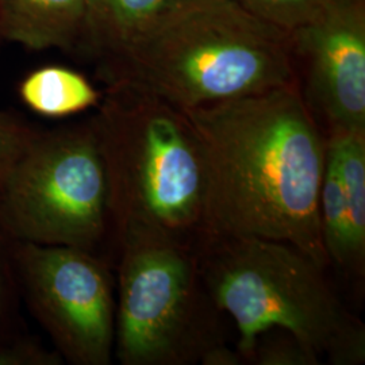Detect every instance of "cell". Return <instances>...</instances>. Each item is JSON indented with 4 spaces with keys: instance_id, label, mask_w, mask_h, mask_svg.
Returning a JSON list of instances; mask_svg holds the SVG:
<instances>
[{
    "instance_id": "9",
    "label": "cell",
    "mask_w": 365,
    "mask_h": 365,
    "mask_svg": "<svg viewBox=\"0 0 365 365\" xmlns=\"http://www.w3.org/2000/svg\"><path fill=\"white\" fill-rule=\"evenodd\" d=\"M87 0H0V36L31 51L78 49Z\"/></svg>"
},
{
    "instance_id": "18",
    "label": "cell",
    "mask_w": 365,
    "mask_h": 365,
    "mask_svg": "<svg viewBox=\"0 0 365 365\" xmlns=\"http://www.w3.org/2000/svg\"><path fill=\"white\" fill-rule=\"evenodd\" d=\"M241 360L242 357L240 354L227 349L222 344H217L202 356L200 363L205 365H238Z\"/></svg>"
},
{
    "instance_id": "19",
    "label": "cell",
    "mask_w": 365,
    "mask_h": 365,
    "mask_svg": "<svg viewBox=\"0 0 365 365\" xmlns=\"http://www.w3.org/2000/svg\"><path fill=\"white\" fill-rule=\"evenodd\" d=\"M4 42V39L1 38V36H0V46H1V43Z\"/></svg>"
},
{
    "instance_id": "13",
    "label": "cell",
    "mask_w": 365,
    "mask_h": 365,
    "mask_svg": "<svg viewBox=\"0 0 365 365\" xmlns=\"http://www.w3.org/2000/svg\"><path fill=\"white\" fill-rule=\"evenodd\" d=\"M19 242L0 212V344L31 336L24 318V302L18 282L16 252Z\"/></svg>"
},
{
    "instance_id": "3",
    "label": "cell",
    "mask_w": 365,
    "mask_h": 365,
    "mask_svg": "<svg viewBox=\"0 0 365 365\" xmlns=\"http://www.w3.org/2000/svg\"><path fill=\"white\" fill-rule=\"evenodd\" d=\"M108 187L111 240L205 232L200 141L184 110L126 83L106 86L91 118Z\"/></svg>"
},
{
    "instance_id": "1",
    "label": "cell",
    "mask_w": 365,
    "mask_h": 365,
    "mask_svg": "<svg viewBox=\"0 0 365 365\" xmlns=\"http://www.w3.org/2000/svg\"><path fill=\"white\" fill-rule=\"evenodd\" d=\"M205 170V233L287 242L325 267V145L297 81L187 110Z\"/></svg>"
},
{
    "instance_id": "7",
    "label": "cell",
    "mask_w": 365,
    "mask_h": 365,
    "mask_svg": "<svg viewBox=\"0 0 365 365\" xmlns=\"http://www.w3.org/2000/svg\"><path fill=\"white\" fill-rule=\"evenodd\" d=\"M19 292L54 351L75 365H108L115 341V276L86 249L21 241Z\"/></svg>"
},
{
    "instance_id": "5",
    "label": "cell",
    "mask_w": 365,
    "mask_h": 365,
    "mask_svg": "<svg viewBox=\"0 0 365 365\" xmlns=\"http://www.w3.org/2000/svg\"><path fill=\"white\" fill-rule=\"evenodd\" d=\"M114 354L122 365H187L220 344L188 244L130 237L117 245Z\"/></svg>"
},
{
    "instance_id": "12",
    "label": "cell",
    "mask_w": 365,
    "mask_h": 365,
    "mask_svg": "<svg viewBox=\"0 0 365 365\" xmlns=\"http://www.w3.org/2000/svg\"><path fill=\"white\" fill-rule=\"evenodd\" d=\"M325 153L339 170L346 203L353 247L359 259L365 255V133L330 130Z\"/></svg>"
},
{
    "instance_id": "11",
    "label": "cell",
    "mask_w": 365,
    "mask_h": 365,
    "mask_svg": "<svg viewBox=\"0 0 365 365\" xmlns=\"http://www.w3.org/2000/svg\"><path fill=\"white\" fill-rule=\"evenodd\" d=\"M21 102L39 117L63 119L98 107L103 92L78 71L43 66L29 72L18 86Z\"/></svg>"
},
{
    "instance_id": "16",
    "label": "cell",
    "mask_w": 365,
    "mask_h": 365,
    "mask_svg": "<svg viewBox=\"0 0 365 365\" xmlns=\"http://www.w3.org/2000/svg\"><path fill=\"white\" fill-rule=\"evenodd\" d=\"M287 339H267L257 341L250 360L259 365H317L319 364V354L309 346L303 345L292 334L287 333Z\"/></svg>"
},
{
    "instance_id": "14",
    "label": "cell",
    "mask_w": 365,
    "mask_h": 365,
    "mask_svg": "<svg viewBox=\"0 0 365 365\" xmlns=\"http://www.w3.org/2000/svg\"><path fill=\"white\" fill-rule=\"evenodd\" d=\"M262 21L294 33L310 22L329 0H235Z\"/></svg>"
},
{
    "instance_id": "15",
    "label": "cell",
    "mask_w": 365,
    "mask_h": 365,
    "mask_svg": "<svg viewBox=\"0 0 365 365\" xmlns=\"http://www.w3.org/2000/svg\"><path fill=\"white\" fill-rule=\"evenodd\" d=\"M39 130L22 118L0 110V187L33 144Z\"/></svg>"
},
{
    "instance_id": "2",
    "label": "cell",
    "mask_w": 365,
    "mask_h": 365,
    "mask_svg": "<svg viewBox=\"0 0 365 365\" xmlns=\"http://www.w3.org/2000/svg\"><path fill=\"white\" fill-rule=\"evenodd\" d=\"M99 76L184 111L297 81L291 33L235 0H175Z\"/></svg>"
},
{
    "instance_id": "17",
    "label": "cell",
    "mask_w": 365,
    "mask_h": 365,
    "mask_svg": "<svg viewBox=\"0 0 365 365\" xmlns=\"http://www.w3.org/2000/svg\"><path fill=\"white\" fill-rule=\"evenodd\" d=\"M63 359L54 349H46L38 339L29 336L0 344V365H60Z\"/></svg>"
},
{
    "instance_id": "4",
    "label": "cell",
    "mask_w": 365,
    "mask_h": 365,
    "mask_svg": "<svg viewBox=\"0 0 365 365\" xmlns=\"http://www.w3.org/2000/svg\"><path fill=\"white\" fill-rule=\"evenodd\" d=\"M200 271L214 306L235 319L238 351L250 360L268 330H286L333 364L365 360V329L345 313L327 286L324 267L287 242L207 235Z\"/></svg>"
},
{
    "instance_id": "6",
    "label": "cell",
    "mask_w": 365,
    "mask_h": 365,
    "mask_svg": "<svg viewBox=\"0 0 365 365\" xmlns=\"http://www.w3.org/2000/svg\"><path fill=\"white\" fill-rule=\"evenodd\" d=\"M0 212L19 241L103 256L111 240L108 187L91 118L39 130L0 187Z\"/></svg>"
},
{
    "instance_id": "8",
    "label": "cell",
    "mask_w": 365,
    "mask_h": 365,
    "mask_svg": "<svg viewBox=\"0 0 365 365\" xmlns=\"http://www.w3.org/2000/svg\"><path fill=\"white\" fill-rule=\"evenodd\" d=\"M291 39L307 68L310 110L330 130L365 133L364 0H329Z\"/></svg>"
},
{
    "instance_id": "10",
    "label": "cell",
    "mask_w": 365,
    "mask_h": 365,
    "mask_svg": "<svg viewBox=\"0 0 365 365\" xmlns=\"http://www.w3.org/2000/svg\"><path fill=\"white\" fill-rule=\"evenodd\" d=\"M175 0H87L78 49L98 71L111 64Z\"/></svg>"
}]
</instances>
